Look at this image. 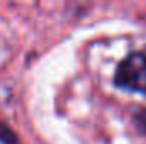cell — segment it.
Wrapping results in <instances>:
<instances>
[{"mask_svg": "<svg viewBox=\"0 0 146 144\" xmlns=\"http://www.w3.org/2000/svg\"><path fill=\"white\" fill-rule=\"evenodd\" d=\"M115 83L126 90L146 93V54H129L115 71Z\"/></svg>", "mask_w": 146, "mask_h": 144, "instance_id": "cell-1", "label": "cell"}, {"mask_svg": "<svg viewBox=\"0 0 146 144\" xmlns=\"http://www.w3.org/2000/svg\"><path fill=\"white\" fill-rule=\"evenodd\" d=\"M0 141L3 144H17V137L12 132V129L9 126H5L3 122H0Z\"/></svg>", "mask_w": 146, "mask_h": 144, "instance_id": "cell-2", "label": "cell"}, {"mask_svg": "<svg viewBox=\"0 0 146 144\" xmlns=\"http://www.w3.org/2000/svg\"><path fill=\"white\" fill-rule=\"evenodd\" d=\"M136 122H138V126L146 132V110H141V112L136 115Z\"/></svg>", "mask_w": 146, "mask_h": 144, "instance_id": "cell-3", "label": "cell"}]
</instances>
